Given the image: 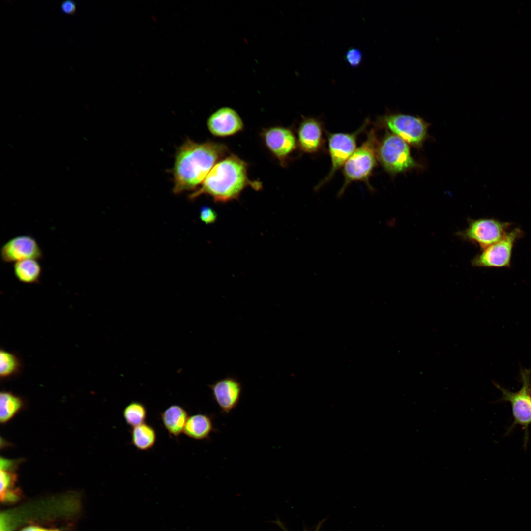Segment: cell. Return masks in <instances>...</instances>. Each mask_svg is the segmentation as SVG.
Instances as JSON below:
<instances>
[{"instance_id":"cell-5","label":"cell","mask_w":531,"mask_h":531,"mask_svg":"<svg viewBox=\"0 0 531 531\" xmlns=\"http://www.w3.org/2000/svg\"><path fill=\"white\" fill-rule=\"evenodd\" d=\"M522 387L517 392H511L494 383L502 393L500 401L510 403L513 421L508 429L509 433L516 425L522 426L524 431V446L526 448L529 438V427L531 424V378L530 370L524 369L520 371Z\"/></svg>"},{"instance_id":"cell-14","label":"cell","mask_w":531,"mask_h":531,"mask_svg":"<svg viewBox=\"0 0 531 531\" xmlns=\"http://www.w3.org/2000/svg\"><path fill=\"white\" fill-rule=\"evenodd\" d=\"M207 125L210 133L218 137H227L243 130L244 124L238 113L229 107H222L209 117Z\"/></svg>"},{"instance_id":"cell-8","label":"cell","mask_w":531,"mask_h":531,"mask_svg":"<svg viewBox=\"0 0 531 531\" xmlns=\"http://www.w3.org/2000/svg\"><path fill=\"white\" fill-rule=\"evenodd\" d=\"M523 236L521 229L510 230L500 241L483 249L472 260V265L480 267H509L515 243Z\"/></svg>"},{"instance_id":"cell-20","label":"cell","mask_w":531,"mask_h":531,"mask_svg":"<svg viewBox=\"0 0 531 531\" xmlns=\"http://www.w3.org/2000/svg\"><path fill=\"white\" fill-rule=\"evenodd\" d=\"M22 362L18 356L9 351L1 349L0 351V377L5 379L19 374L22 370Z\"/></svg>"},{"instance_id":"cell-4","label":"cell","mask_w":531,"mask_h":531,"mask_svg":"<svg viewBox=\"0 0 531 531\" xmlns=\"http://www.w3.org/2000/svg\"><path fill=\"white\" fill-rule=\"evenodd\" d=\"M377 157L384 170L392 176L420 167L411 155L409 144L392 133L387 132L378 142Z\"/></svg>"},{"instance_id":"cell-22","label":"cell","mask_w":531,"mask_h":531,"mask_svg":"<svg viewBox=\"0 0 531 531\" xmlns=\"http://www.w3.org/2000/svg\"><path fill=\"white\" fill-rule=\"evenodd\" d=\"M16 468H0V496L2 499L8 490L14 484L17 475L14 472Z\"/></svg>"},{"instance_id":"cell-24","label":"cell","mask_w":531,"mask_h":531,"mask_svg":"<svg viewBox=\"0 0 531 531\" xmlns=\"http://www.w3.org/2000/svg\"><path fill=\"white\" fill-rule=\"evenodd\" d=\"M200 217L201 220L206 224H210L216 220L217 214L212 208L204 206L200 209Z\"/></svg>"},{"instance_id":"cell-18","label":"cell","mask_w":531,"mask_h":531,"mask_svg":"<svg viewBox=\"0 0 531 531\" xmlns=\"http://www.w3.org/2000/svg\"><path fill=\"white\" fill-rule=\"evenodd\" d=\"M156 433L151 425L144 423L132 428L131 442L138 449L147 451L152 448L156 442Z\"/></svg>"},{"instance_id":"cell-1","label":"cell","mask_w":531,"mask_h":531,"mask_svg":"<svg viewBox=\"0 0 531 531\" xmlns=\"http://www.w3.org/2000/svg\"><path fill=\"white\" fill-rule=\"evenodd\" d=\"M229 152L224 144L209 141L198 143L187 139L176 155L173 169V193L178 194L197 190L214 165Z\"/></svg>"},{"instance_id":"cell-9","label":"cell","mask_w":531,"mask_h":531,"mask_svg":"<svg viewBox=\"0 0 531 531\" xmlns=\"http://www.w3.org/2000/svg\"><path fill=\"white\" fill-rule=\"evenodd\" d=\"M511 223L494 218L469 221L468 227L458 233L463 239L478 244L482 249L502 239L510 230Z\"/></svg>"},{"instance_id":"cell-27","label":"cell","mask_w":531,"mask_h":531,"mask_svg":"<svg viewBox=\"0 0 531 531\" xmlns=\"http://www.w3.org/2000/svg\"><path fill=\"white\" fill-rule=\"evenodd\" d=\"M321 524H322L321 523H319V524H318V526L317 527V528H316V531H319V529H320V526H321Z\"/></svg>"},{"instance_id":"cell-19","label":"cell","mask_w":531,"mask_h":531,"mask_svg":"<svg viewBox=\"0 0 531 531\" xmlns=\"http://www.w3.org/2000/svg\"><path fill=\"white\" fill-rule=\"evenodd\" d=\"M21 399L13 393L3 391L0 394V421L5 423L11 419L22 407Z\"/></svg>"},{"instance_id":"cell-21","label":"cell","mask_w":531,"mask_h":531,"mask_svg":"<svg viewBox=\"0 0 531 531\" xmlns=\"http://www.w3.org/2000/svg\"><path fill=\"white\" fill-rule=\"evenodd\" d=\"M147 415L146 407L142 403L133 401L123 409V416L126 423L132 428L145 423Z\"/></svg>"},{"instance_id":"cell-15","label":"cell","mask_w":531,"mask_h":531,"mask_svg":"<svg viewBox=\"0 0 531 531\" xmlns=\"http://www.w3.org/2000/svg\"><path fill=\"white\" fill-rule=\"evenodd\" d=\"M188 417L186 410L178 405L168 407L161 414L163 426L170 436L174 437L183 433Z\"/></svg>"},{"instance_id":"cell-26","label":"cell","mask_w":531,"mask_h":531,"mask_svg":"<svg viewBox=\"0 0 531 531\" xmlns=\"http://www.w3.org/2000/svg\"><path fill=\"white\" fill-rule=\"evenodd\" d=\"M47 529L35 526H30L23 528L21 531H48Z\"/></svg>"},{"instance_id":"cell-25","label":"cell","mask_w":531,"mask_h":531,"mask_svg":"<svg viewBox=\"0 0 531 531\" xmlns=\"http://www.w3.org/2000/svg\"><path fill=\"white\" fill-rule=\"evenodd\" d=\"M60 10L62 13L67 15H74L77 10V4L73 0H65L60 4Z\"/></svg>"},{"instance_id":"cell-3","label":"cell","mask_w":531,"mask_h":531,"mask_svg":"<svg viewBox=\"0 0 531 531\" xmlns=\"http://www.w3.org/2000/svg\"><path fill=\"white\" fill-rule=\"evenodd\" d=\"M378 142L376 129L372 128L367 133L366 140L345 162L343 167L344 182L338 192V197H340L354 181L363 182L370 191L374 190L369 181L378 162Z\"/></svg>"},{"instance_id":"cell-7","label":"cell","mask_w":531,"mask_h":531,"mask_svg":"<svg viewBox=\"0 0 531 531\" xmlns=\"http://www.w3.org/2000/svg\"><path fill=\"white\" fill-rule=\"evenodd\" d=\"M369 122L366 118L358 129L352 133L326 132L331 167L326 176L316 186L315 190H318L329 182L336 172L343 167L356 148L358 136L366 129Z\"/></svg>"},{"instance_id":"cell-11","label":"cell","mask_w":531,"mask_h":531,"mask_svg":"<svg viewBox=\"0 0 531 531\" xmlns=\"http://www.w3.org/2000/svg\"><path fill=\"white\" fill-rule=\"evenodd\" d=\"M0 257L4 262L15 263L27 259H41L43 253L34 237L21 235L12 238L2 245Z\"/></svg>"},{"instance_id":"cell-13","label":"cell","mask_w":531,"mask_h":531,"mask_svg":"<svg viewBox=\"0 0 531 531\" xmlns=\"http://www.w3.org/2000/svg\"><path fill=\"white\" fill-rule=\"evenodd\" d=\"M324 126L317 118L304 117L297 130V143L300 149L308 154H315L322 150L324 143Z\"/></svg>"},{"instance_id":"cell-12","label":"cell","mask_w":531,"mask_h":531,"mask_svg":"<svg viewBox=\"0 0 531 531\" xmlns=\"http://www.w3.org/2000/svg\"><path fill=\"white\" fill-rule=\"evenodd\" d=\"M208 387L213 399L222 413H230L238 404L242 386L236 377L228 376L208 385Z\"/></svg>"},{"instance_id":"cell-16","label":"cell","mask_w":531,"mask_h":531,"mask_svg":"<svg viewBox=\"0 0 531 531\" xmlns=\"http://www.w3.org/2000/svg\"><path fill=\"white\" fill-rule=\"evenodd\" d=\"M214 430L211 416L197 413L188 417L183 433L193 439L202 440L208 438Z\"/></svg>"},{"instance_id":"cell-10","label":"cell","mask_w":531,"mask_h":531,"mask_svg":"<svg viewBox=\"0 0 531 531\" xmlns=\"http://www.w3.org/2000/svg\"><path fill=\"white\" fill-rule=\"evenodd\" d=\"M261 135L268 150L283 165L298 147L294 132L286 127L273 126L264 129Z\"/></svg>"},{"instance_id":"cell-17","label":"cell","mask_w":531,"mask_h":531,"mask_svg":"<svg viewBox=\"0 0 531 531\" xmlns=\"http://www.w3.org/2000/svg\"><path fill=\"white\" fill-rule=\"evenodd\" d=\"M13 270L16 278L22 283L31 284L39 282L42 268L37 260L27 259L16 262Z\"/></svg>"},{"instance_id":"cell-28","label":"cell","mask_w":531,"mask_h":531,"mask_svg":"<svg viewBox=\"0 0 531 531\" xmlns=\"http://www.w3.org/2000/svg\"><path fill=\"white\" fill-rule=\"evenodd\" d=\"M48 531H59L57 530V529H53V530H49Z\"/></svg>"},{"instance_id":"cell-6","label":"cell","mask_w":531,"mask_h":531,"mask_svg":"<svg viewBox=\"0 0 531 531\" xmlns=\"http://www.w3.org/2000/svg\"><path fill=\"white\" fill-rule=\"evenodd\" d=\"M377 123L416 148L421 147L428 136V124L418 116L389 112L379 117Z\"/></svg>"},{"instance_id":"cell-2","label":"cell","mask_w":531,"mask_h":531,"mask_svg":"<svg viewBox=\"0 0 531 531\" xmlns=\"http://www.w3.org/2000/svg\"><path fill=\"white\" fill-rule=\"evenodd\" d=\"M247 171L248 164L244 161L230 154L214 165L201 186L189 198L193 200L205 194L212 197L216 202H226L237 199L249 185L260 189L261 184L250 180Z\"/></svg>"},{"instance_id":"cell-23","label":"cell","mask_w":531,"mask_h":531,"mask_svg":"<svg viewBox=\"0 0 531 531\" xmlns=\"http://www.w3.org/2000/svg\"><path fill=\"white\" fill-rule=\"evenodd\" d=\"M345 59L351 67H357L362 62V53L357 48H350L346 53Z\"/></svg>"}]
</instances>
